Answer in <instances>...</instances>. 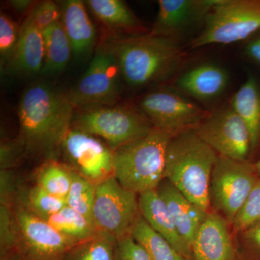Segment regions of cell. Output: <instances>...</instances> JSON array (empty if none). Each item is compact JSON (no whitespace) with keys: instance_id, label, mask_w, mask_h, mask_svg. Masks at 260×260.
Returning <instances> with one entry per match:
<instances>
[{"instance_id":"obj_18","label":"cell","mask_w":260,"mask_h":260,"mask_svg":"<svg viewBox=\"0 0 260 260\" xmlns=\"http://www.w3.org/2000/svg\"><path fill=\"white\" fill-rule=\"evenodd\" d=\"M85 3L80 0L64 2L62 22L70 42L73 54L81 58L89 54L95 46L96 30L89 17Z\"/></svg>"},{"instance_id":"obj_30","label":"cell","mask_w":260,"mask_h":260,"mask_svg":"<svg viewBox=\"0 0 260 260\" xmlns=\"http://www.w3.org/2000/svg\"><path fill=\"white\" fill-rule=\"evenodd\" d=\"M260 220V177L239 210L232 225L233 232L239 234Z\"/></svg>"},{"instance_id":"obj_10","label":"cell","mask_w":260,"mask_h":260,"mask_svg":"<svg viewBox=\"0 0 260 260\" xmlns=\"http://www.w3.org/2000/svg\"><path fill=\"white\" fill-rule=\"evenodd\" d=\"M121 77L116 58L104 46L68 95L75 108L114 105L120 93Z\"/></svg>"},{"instance_id":"obj_5","label":"cell","mask_w":260,"mask_h":260,"mask_svg":"<svg viewBox=\"0 0 260 260\" xmlns=\"http://www.w3.org/2000/svg\"><path fill=\"white\" fill-rule=\"evenodd\" d=\"M190 49L240 42L260 30V0H218Z\"/></svg>"},{"instance_id":"obj_36","label":"cell","mask_w":260,"mask_h":260,"mask_svg":"<svg viewBox=\"0 0 260 260\" xmlns=\"http://www.w3.org/2000/svg\"><path fill=\"white\" fill-rule=\"evenodd\" d=\"M247 55L260 64V37L249 43L246 47Z\"/></svg>"},{"instance_id":"obj_37","label":"cell","mask_w":260,"mask_h":260,"mask_svg":"<svg viewBox=\"0 0 260 260\" xmlns=\"http://www.w3.org/2000/svg\"><path fill=\"white\" fill-rule=\"evenodd\" d=\"M9 4L12 8L19 13H23L28 9H32L34 6V2L30 0H12L9 2Z\"/></svg>"},{"instance_id":"obj_9","label":"cell","mask_w":260,"mask_h":260,"mask_svg":"<svg viewBox=\"0 0 260 260\" xmlns=\"http://www.w3.org/2000/svg\"><path fill=\"white\" fill-rule=\"evenodd\" d=\"M140 216L138 195L125 189L114 175L95 184L93 220L98 231L119 239L129 234Z\"/></svg>"},{"instance_id":"obj_31","label":"cell","mask_w":260,"mask_h":260,"mask_svg":"<svg viewBox=\"0 0 260 260\" xmlns=\"http://www.w3.org/2000/svg\"><path fill=\"white\" fill-rule=\"evenodd\" d=\"M20 28L5 13L0 15V56L1 65L5 66L13 56L18 44Z\"/></svg>"},{"instance_id":"obj_32","label":"cell","mask_w":260,"mask_h":260,"mask_svg":"<svg viewBox=\"0 0 260 260\" xmlns=\"http://www.w3.org/2000/svg\"><path fill=\"white\" fill-rule=\"evenodd\" d=\"M42 31L62 19V9L53 1H43L34 5L28 15Z\"/></svg>"},{"instance_id":"obj_4","label":"cell","mask_w":260,"mask_h":260,"mask_svg":"<svg viewBox=\"0 0 260 260\" xmlns=\"http://www.w3.org/2000/svg\"><path fill=\"white\" fill-rule=\"evenodd\" d=\"M172 135L154 128L114 150V176L138 195L156 189L164 179L166 154Z\"/></svg>"},{"instance_id":"obj_23","label":"cell","mask_w":260,"mask_h":260,"mask_svg":"<svg viewBox=\"0 0 260 260\" xmlns=\"http://www.w3.org/2000/svg\"><path fill=\"white\" fill-rule=\"evenodd\" d=\"M85 4L93 15L111 30L134 31L141 28L134 13L121 0H88Z\"/></svg>"},{"instance_id":"obj_3","label":"cell","mask_w":260,"mask_h":260,"mask_svg":"<svg viewBox=\"0 0 260 260\" xmlns=\"http://www.w3.org/2000/svg\"><path fill=\"white\" fill-rule=\"evenodd\" d=\"M218 157L194 129L174 135L167 146L164 179L201 209L209 212L210 181Z\"/></svg>"},{"instance_id":"obj_7","label":"cell","mask_w":260,"mask_h":260,"mask_svg":"<svg viewBox=\"0 0 260 260\" xmlns=\"http://www.w3.org/2000/svg\"><path fill=\"white\" fill-rule=\"evenodd\" d=\"M259 178L254 162L218 155L210 181V210L222 215L232 226Z\"/></svg>"},{"instance_id":"obj_12","label":"cell","mask_w":260,"mask_h":260,"mask_svg":"<svg viewBox=\"0 0 260 260\" xmlns=\"http://www.w3.org/2000/svg\"><path fill=\"white\" fill-rule=\"evenodd\" d=\"M194 130L218 155L238 161L248 160L251 152L250 135L231 106L210 113Z\"/></svg>"},{"instance_id":"obj_11","label":"cell","mask_w":260,"mask_h":260,"mask_svg":"<svg viewBox=\"0 0 260 260\" xmlns=\"http://www.w3.org/2000/svg\"><path fill=\"white\" fill-rule=\"evenodd\" d=\"M138 106L154 128L172 136L196 129L210 114L186 98L167 90L147 94L140 99Z\"/></svg>"},{"instance_id":"obj_2","label":"cell","mask_w":260,"mask_h":260,"mask_svg":"<svg viewBox=\"0 0 260 260\" xmlns=\"http://www.w3.org/2000/svg\"><path fill=\"white\" fill-rule=\"evenodd\" d=\"M103 46L116 58L122 79L134 88L167 79L185 56L177 39L151 32L113 36Z\"/></svg>"},{"instance_id":"obj_35","label":"cell","mask_w":260,"mask_h":260,"mask_svg":"<svg viewBox=\"0 0 260 260\" xmlns=\"http://www.w3.org/2000/svg\"><path fill=\"white\" fill-rule=\"evenodd\" d=\"M115 260H151L145 249L130 234L117 240Z\"/></svg>"},{"instance_id":"obj_25","label":"cell","mask_w":260,"mask_h":260,"mask_svg":"<svg viewBox=\"0 0 260 260\" xmlns=\"http://www.w3.org/2000/svg\"><path fill=\"white\" fill-rule=\"evenodd\" d=\"M45 220L76 244L90 239L98 232L95 225L88 219L68 205Z\"/></svg>"},{"instance_id":"obj_21","label":"cell","mask_w":260,"mask_h":260,"mask_svg":"<svg viewBox=\"0 0 260 260\" xmlns=\"http://www.w3.org/2000/svg\"><path fill=\"white\" fill-rule=\"evenodd\" d=\"M230 106L249 130L251 153L260 143V90L252 75L248 77L234 94Z\"/></svg>"},{"instance_id":"obj_22","label":"cell","mask_w":260,"mask_h":260,"mask_svg":"<svg viewBox=\"0 0 260 260\" xmlns=\"http://www.w3.org/2000/svg\"><path fill=\"white\" fill-rule=\"evenodd\" d=\"M44 61L42 73L52 75L62 71L73 54L69 39L62 22L59 21L43 30Z\"/></svg>"},{"instance_id":"obj_20","label":"cell","mask_w":260,"mask_h":260,"mask_svg":"<svg viewBox=\"0 0 260 260\" xmlns=\"http://www.w3.org/2000/svg\"><path fill=\"white\" fill-rule=\"evenodd\" d=\"M229 78L226 70L218 65L200 64L179 77L177 86L198 100H212L223 93Z\"/></svg>"},{"instance_id":"obj_26","label":"cell","mask_w":260,"mask_h":260,"mask_svg":"<svg viewBox=\"0 0 260 260\" xmlns=\"http://www.w3.org/2000/svg\"><path fill=\"white\" fill-rule=\"evenodd\" d=\"M117 240L107 233L98 231L93 237L75 244L62 260H115Z\"/></svg>"},{"instance_id":"obj_24","label":"cell","mask_w":260,"mask_h":260,"mask_svg":"<svg viewBox=\"0 0 260 260\" xmlns=\"http://www.w3.org/2000/svg\"><path fill=\"white\" fill-rule=\"evenodd\" d=\"M151 260H191L181 255L140 216L129 233Z\"/></svg>"},{"instance_id":"obj_28","label":"cell","mask_w":260,"mask_h":260,"mask_svg":"<svg viewBox=\"0 0 260 260\" xmlns=\"http://www.w3.org/2000/svg\"><path fill=\"white\" fill-rule=\"evenodd\" d=\"M95 198V183L72 170L71 186L65 200L67 205L81 214L94 225L93 206Z\"/></svg>"},{"instance_id":"obj_27","label":"cell","mask_w":260,"mask_h":260,"mask_svg":"<svg viewBox=\"0 0 260 260\" xmlns=\"http://www.w3.org/2000/svg\"><path fill=\"white\" fill-rule=\"evenodd\" d=\"M37 185L47 192L66 200L72 184V169L66 164L48 160L39 169Z\"/></svg>"},{"instance_id":"obj_39","label":"cell","mask_w":260,"mask_h":260,"mask_svg":"<svg viewBox=\"0 0 260 260\" xmlns=\"http://www.w3.org/2000/svg\"><path fill=\"white\" fill-rule=\"evenodd\" d=\"M254 167H255L256 172H257L258 175L260 177V158L257 161L254 162Z\"/></svg>"},{"instance_id":"obj_6","label":"cell","mask_w":260,"mask_h":260,"mask_svg":"<svg viewBox=\"0 0 260 260\" xmlns=\"http://www.w3.org/2000/svg\"><path fill=\"white\" fill-rule=\"evenodd\" d=\"M71 127L102 138L113 150L154 129L141 112L114 105L81 109L74 116Z\"/></svg>"},{"instance_id":"obj_14","label":"cell","mask_w":260,"mask_h":260,"mask_svg":"<svg viewBox=\"0 0 260 260\" xmlns=\"http://www.w3.org/2000/svg\"><path fill=\"white\" fill-rule=\"evenodd\" d=\"M218 0H159L158 13L151 32L177 39L200 22Z\"/></svg>"},{"instance_id":"obj_19","label":"cell","mask_w":260,"mask_h":260,"mask_svg":"<svg viewBox=\"0 0 260 260\" xmlns=\"http://www.w3.org/2000/svg\"><path fill=\"white\" fill-rule=\"evenodd\" d=\"M44 61L43 32L27 16L20 27L18 44L8 68L23 75L42 73Z\"/></svg>"},{"instance_id":"obj_8","label":"cell","mask_w":260,"mask_h":260,"mask_svg":"<svg viewBox=\"0 0 260 260\" xmlns=\"http://www.w3.org/2000/svg\"><path fill=\"white\" fill-rule=\"evenodd\" d=\"M13 212L16 227L15 253L21 260H62L77 244L24 203L15 205Z\"/></svg>"},{"instance_id":"obj_16","label":"cell","mask_w":260,"mask_h":260,"mask_svg":"<svg viewBox=\"0 0 260 260\" xmlns=\"http://www.w3.org/2000/svg\"><path fill=\"white\" fill-rule=\"evenodd\" d=\"M140 215L153 230L158 233L184 257L192 260V250L178 231L175 222L157 189L138 195Z\"/></svg>"},{"instance_id":"obj_29","label":"cell","mask_w":260,"mask_h":260,"mask_svg":"<svg viewBox=\"0 0 260 260\" xmlns=\"http://www.w3.org/2000/svg\"><path fill=\"white\" fill-rule=\"evenodd\" d=\"M27 207L41 218L47 219L57 213L67 205L66 200L47 192L40 186H32L26 197Z\"/></svg>"},{"instance_id":"obj_13","label":"cell","mask_w":260,"mask_h":260,"mask_svg":"<svg viewBox=\"0 0 260 260\" xmlns=\"http://www.w3.org/2000/svg\"><path fill=\"white\" fill-rule=\"evenodd\" d=\"M60 150L72 170L95 184L114 175V150L94 135L71 127Z\"/></svg>"},{"instance_id":"obj_1","label":"cell","mask_w":260,"mask_h":260,"mask_svg":"<svg viewBox=\"0 0 260 260\" xmlns=\"http://www.w3.org/2000/svg\"><path fill=\"white\" fill-rule=\"evenodd\" d=\"M75 109L69 95L47 84L28 87L18 112V143L23 153L53 158L71 128Z\"/></svg>"},{"instance_id":"obj_15","label":"cell","mask_w":260,"mask_h":260,"mask_svg":"<svg viewBox=\"0 0 260 260\" xmlns=\"http://www.w3.org/2000/svg\"><path fill=\"white\" fill-rule=\"evenodd\" d=\"M230 226L222 215L210 210L191 245L192 260H243Z\"/></svg>"},{"instance_id":"obj_38","label":"cell","mask_w":260,"mask_h":260,"mask_svg":"<svg viewBox=\"0 0 260 260\" xmlns=\"http://www.w3.org/2000/svg\"><path fill=\"white\" fill-rule=\"evenodd\" d=\"M1 260H21L20 256L16 254V253H13V254H9L1 257Z\"/></svg>"},{"instance_id":"obj_34","label":"cell","mask_w":260,"mask_h":260,"mask_svg":"<svg viewBox=\"0 0 260 260\" xmlns=\"http://www.w3.org/2000/svg\"><path fill=\"white\" fill-rule=\"evenodd\" d=\"M237 235L243 260H260V220Z\"/></svg>"},{"instance_id":"obj_17","label":"cell","mask_w":260,"mask_h":260,"mask_svg":"<svg viewBox=\"0 0 260 260\" xmlns=\"http://www.w3.org/2000/svg\"><path fill=\"white\" fill-rule=\"evenodd\" d=\"M167 204L181 237L192 245L195 236L209 212L205 211L164 179L157 188Z\"/></svg>"},{"instance_id":"obj_33","label":"cell","mask_w":260,"mask_h":260,"mask_svg":"<svg viewBox=\"0 0 260 260\" xmlns=\"http://www.w3.org/2000/svg\"><path fill=\"white\" fill-rule=\"evenodd\" d=\"M1 222V257L15 253L16 244V227L13 210L9 205H2L0 208Z\"/></svg>"}]
</instances>
